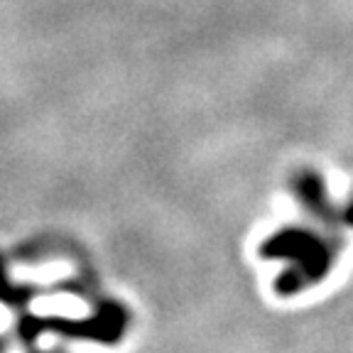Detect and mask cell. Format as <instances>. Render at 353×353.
<instances>
[{"label": "cell", "instance_id": "cell-1", "mask_svg": "<svg viewBox=\"0 0 353 353\" xmlns=\"http://www.w3.org/2000/svg\"><path fill=\"white\" fill-rule=\"evenodd\" d=\"M346 221H348V223H353V204H351V209L346 211Z\"/></svg>", "mask_w": 353, "mask_h": 353}]
</instances>
